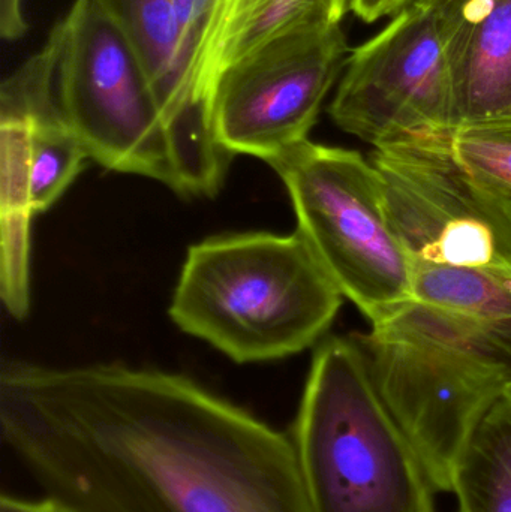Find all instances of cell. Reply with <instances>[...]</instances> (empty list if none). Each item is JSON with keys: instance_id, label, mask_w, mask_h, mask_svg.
<instances>
[{"instance_id": "1", "label": "cell", "mask_w": 511, "mask_h": 512, "mask_svg": "<svg viewBox=\"0 0 511 512\" xmlns=\"http://www.w3.org/2000/svg\"><path fill=\"white\" fill-rule=\"evenodd\" d=\"M0 435L72 512H312L290 435L176 373L5 363Z\"/></svg>"}, {"instance_id": "2", "label": "cell", "mask_w": 511, "mask_h": 512, "mask_svg": "<svg viewBox=\"0 0 511 512\" xmlns=\"http://www.w3.org/2000/svg\"><path fill=\"white\" fill-rule=\"evenodd\" d=\"M356 340L435 490L452 492L462 451L511 382V337L414 298Z\"/></svg>"}, {"instance_id": "3", "label": "cell", "mask_w": 511, "mask_h": 512, "mask_svg": "<svg viewBox=\"0 0 511 512\" xmlns=\"http://www.w3.org/2000/svg\"><path fill=\"white\" fill-rule=\"evenodd\" d=\"M342 298L299 231L236 234L189 248L170 316L236 363H264L311 348Z\"/></svg>"}, {"instance_id": "4", "label": "cell", "mask_w": 511, "mask_h": 512, "mask_svg": "<svg viewBox=\"0 0 511 512\" xmlns=\"http://www.w3.org/2000/svg\"><path fill=\"white\" fill-rule=\"evenodd\" d=\"M290 439L312 512H437V490L356 339L315 349Z\"/></svg>"}, {"instance_id": "5", "label": "cell", "mask_w": 511, "mask_h": 512, "mask_svg": "<svg viewBox=\"0 0 511 512\" xmlns=\"http://www.w3.org/2000/svg\"><path fill=\"white\" fill-rule=\"evenodd\" d=\"M269 165L290 194L297 231L371 324L414 300L413 262L371 161L356 150L306 140Z\"/></svg>"}, {"instance_id": "6", "label": "cell", "mask_w": 511, "mask_h": 512, "mask_svg": "<svg viewBox=\"0 0 511 512\" xmlns=\"http://www.w3.org/2000/svg\"><path fill=\"white\" fill-rule=\"evenodd\" d=\"M56 27L57 101L90 161L156 180L180 195L170 132L125 30L96 0H75Z\"/></svg>"}, {"instance_id": "7", "label": "cell", "mask_w": 511, "mask_h": 512, "mask_svg": "<svg viewBox=\"0 0 511 512\" xmlns=\"http://www.w3.org/2000/svg\"><path fill=\"white\" fill-rule=\"evenodd\" d=\"M371 162L411 262L511 271V203L456 161L447 132L377 147Z\"/></svg>"}, {"instance_id": "8", "label": "cell", "mask_w": 511, "mask_h": 512, "mask_svg": "<svg viewBox=\"0 0 511 512\" xmlns=\"http://www.w3.org/2000/svg\"><path fill=\"white\" fill-rule=\"evenodd\" d=\"M341 26L294 30L219 74L209 98L216 143L231 156L276 158L308 140L347 66Z\"/></svg>"}, {"instance_id": "9", "label": "cell", "mask_w": 511, "mask_h": 512, "mask_svg": "<svg viewBox=\"0 0 511 512\" xmlns=\"http://www.w3.org/2000/svg\"><path fill=\"white\" fill-rule=\"evenodd\" d=\"M329 114L342 131L375 149L452 128L449 59L422 2L350 54Z\"/></svg>"}, {"instance_id": "10", "label": "cell", "mask_w": 511, "mask_h": 512, "mask_svg": "<svg viewBox=\"0 0 511 512\" xmlns=\"http://www.w3.org/2000/svg\"><path fill=\"white\" fill-rule=\"evenodd\" d=\"M419 2L434 15L449 59L450 129L511 119V0Z\"/></svg>"}, {"instance_id": "11", "label": "cell", "mask_w": 511, "mask_h": 512, "mask_svg": "<svg viewBox=\"0 0 511 512\" xmlns=\"http://www.w3.org/2000/svg\"><path fill=\"white\" fill-rule=\"evenodd\" d=\"M137 48L170 132L180 180L203 186L228 164L212 132L195 122L186 107L177 69L173 0H96Z\"/></svg>"}, {"instance_id": "12", "label": "cell", "mask_w": 511, "mask_h": 512, "mask_svg": "<svg viewBox=\"0 0 511 512\" xmlns=\"http://www.w3.org/2000/svg\"><path fill=\"white\" fill-rule=\"evenodd\" d=\"M59 33L27 60L0 89V107L20 111L29 120V197L33 213L47 212L90 161L57 101Z\"/></svg>"}, {"instance_id": "13", "label": "cell", "mask_w": 511, "mask_h": 512, "mask_svg": "<svg viewBox=\"0 0 511 512\" xmlns=\"http://www.w3.org/2000/svg\"><path fill=\"white\" fill-rule=\"evenodd\" d=\"M350 3L351 0H216L197 74V95L207 114L213 84L224 69L294 30L339 26Z\"/></svg>"}, {"instance_id": "14", "label": "cell", "mask_w": 511, "mask_h": 512, "mask_svg": "<svg viewBox=\"0 0 511 512\" xmlns=\"http://www.w3.org/2000/svg\"><path fill=\"white\" fill-rule=\"evenodd\" d=\"M2 135V274L0 289L6 310L15 319L29 312L30 219L29 120L11 108H0Z\"/></svg>"}, {"instance_id": "15", "label": "cell", "mask_w": 511, "mask_h": 512, "mask_svg": "<svg viewBox=\"0 0 511 512\" xmlns=\"http://www.w3.org/2000/svg\"><path fill=\"white\" fill-rule=\"evenodd\" d=\"M452 493L459 512H511V382L462 451Z\"/></svg>"}, {"instance_id": "16", "label": "cell", "mask_w": 511, "mask_h": 512, "mask_svg": "<svg viewBox=\"0 0 511 512\" xmlns=\"http://www.w3.org/2000/svg\"><path fill=\"white\" fill-rule=\"evenodd\" d=\"M413 294L511 337V271L413 262Z\"/></svg>"}, {"instance_id": "17", "label": "cell", "mask_w": 511, "mask_h": 512, "mask_svg": "<svg viewBox=\"0 0 511 512\" xmlns=\"http://www.w3.org/2000/svg\"><path fill=\"white\" fill-rule=\"evenodd\" d=\"M447 143L465 170L511 203V119L450 129Z\"/></svg>"}, {"instance_id": "18", "label": "cell", "mask_w": 511, "mask_h": 512, "mask_svg": "<svg viewBox=\"0 0 511 512\" xmlns=\"http://www.w3.org/2000/svg\"><path fill=\"white\" fill-rule=\"evenodd\" d=\"M416 0H351L350 9L366 23H374L389 15L401 14Z\"/></svg>"}, {"instance_id": "19", "label": "cell", "mask_w": 511, "mask_h": 512, "mask_svg": "<svg viewBox=\"0 0 511 512\" xmlns=\"http://www.w3.org/2000/svg\"><path fill=\"white\" fill-rule=\"evenodd\" d=\"M26 32L21 0H0V33L8 41L21 38Z\"/></svg>"}, {"instance_id": "20", "label": "cell", "mask_w": 511, "mask_h": 512, "mask_svg": "<svg viewBox=\"0 0 511 512\" xmlns=\"http://www.w3.org/2000/svg\"><path fill=\"white\" fill-rule=\"evenodd\" d=\"M0 512H72L51 499H27L18 496L3 495L0 498Z\"/></svg>"}]
</instances>
